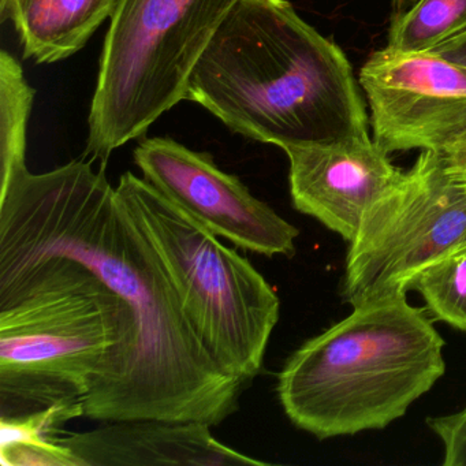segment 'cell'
Instances as JSON below:
<instances>
[{
  "mask_svg": "<svg viewBox=\"0 0 466 466\" xmlns=\"http://www.w3.org/2000/svg\"><path fill=\"white\" fill-rule=\"evenodd\" d=\"M432 53L447 61L466 66V32L439 46Z\"/></svg>",
  "mask_w": 466,
  "mask_h": 466,
  "instance_id": "obj_18",
  "label": "cell"
},
{
  "mask_svg": "<svg viewBox=\"0 0 466 466\" xmlns=\"http://www.w3.org/2000/svg\"><path fill=\"white\" fill-rule=\"evenodd\" d=\"M0 258L76 261L132 308L127 364L86 417L215 427L238 409L247 383L222 370L193 329L105 168L73 160L42 174L26 167L0 184Z\"/></svg>",
  "mask_w": 466,
  "mask_h": 466,
  "instance_id": "obj_1",
  "label": "cell"
},
{
  "mask_svg": "<svg viewBox=\"0 0 466 466\" xmlns=\"http://www.w3.org/2000/svg\"><path fill=\"white\" fill-rule=\"evenodd\" d=\"M118 0H10L2 23L12 20L24 58L54 64L70 58L111 18Z\"/></svg>",
  "mask_w": 466,
  "mask_h": 466,
  "instance_id": "obj_12",
  "label": "cell"
},
{
  "mask_svg": "<svg viewBox=\"0 0 466 466\" xmlns=\"http://www.w3.org/2000/svg\"><path fill=\"white\" fill-rule=\"evenodd\" d=\"M465 238V185L444 157L421 152L349 242L343 299L357 307L406 294L425 267Z\"/></svg>",
  "mask_w": 466,
  "mask_h": 466,
  "instance_id": "obj_7",
  "label": "cell"
},
{
  "mask_svg": "<svg viewBox=\"0 0 466 466\" xmlns=\"http://www.w3.org/2000/svg\"><path fill=\"white\" fill-rule=\"evenodd\" d=\"M411 290L422 297L435 320L466 332V238L425 267Z\"/></svg>",
  "mask_w": 466,
  "mask_h": 466,
  "instance_id": "obj_15",
  "label": "cell"
},
{
  "mask_svg": "<svg viewBox=\"0 0 466 466\" xmlns=\"http://www.w3.org/2000/svg\"><path fill=\"white\" fill-rule=\"evenodd\" d=\"M447 162H449V160H447ZM449 165L450 167L452 168V171L457 174L458 178H460L466 187V157H463L462 160L457 163L449 162Z\"/></svg>",
  "mask_w": 466,
  "mask_h": 466,
  "instance_id": "obj_19",
  "label": "cell"
},
{
  "mask_svg": "<svg viewBox=\"0 0 466 466\" xmlns=\"http://www.w3.org/2000/svg\"><path fill=\"white\" fill-rule=\"evenodd\" d=\"M35 89L23 67L6 50L0 53V184L26 168V132Z\"/></svg>",
  "mask_w": 466,
  "mask_h": 466,
  "instance_id": "obj_14",
  "label": "cell"
},
{
  "mask_svg": "<svg viewBox=\"0 0 466 466\" xmlns=\"http://www.w3.org/2000/svg\"><path fill=\"white\" fill-rule=\"evenodd\" d=\"M10 0H0V17L6 12L7 6H9Z\"/></svg>",
  "mask_w": 466,
  "mask_h": 466,
  "instance_id": "obj_21",
  "label": "cell"
},
{
  "mask_svg": "<svg viewBox=\"0 0 466 466\" xmlns=\"http://www.w3.org/2000/svg\"><path fill=\"white\" fill-rule=\"evenodd\" d=\"M133 157L144 179L215 236L267 258L296 253L299 228L256 198L241 179L220 170L207 152L151 137L138 143Z\"/></svg>",
  "mask_w": 466,
  "mask_h": 466,
  "instance_id": "obj_9",
  "label": "cell"
},
{
  "mask_svg": "<svg viewBox=\"0 0 466 466\" xmlns=\"http://www.w3.org/2000/svg\"><path fill=\"white\" fill-rule=\"evenodd\" d=\"M285 152L294 208L348 242L356 236L365 212L403 173L370 136Z\"/></svg>",
  "mask_w": 466,
  "mask_h": 466,
  "instance_id": "obj_10",
  "label": "cell"
},
{
  "mask_svg": "<svg viewBox=\"0 0 466 466\" xmlns=\"http://www.w3.org/2000/svg\"><path fill=\"white\" fill-rule=\"evenodd\" d=\"M359 83L373 141L384 152L420 149L451 163L466 157V66L383 48L362 65Z\"/></svg>",
  "mask_w": 466,
  "mask_h": 466,
  "instance_id": "obj_8",
  "label": "cell"
},
{
  "mask_svg": "<svg viewBox=\"0 0 466 466\" xmlns=\"http://www.w3.org/2000/svg\"><path fill=\"white\" fill-rule=\"evenodd\" d=\"M360 88L339 46L288 0H238L198 59L187 100L285 151L370 136Z\"/></svg>",
  "mask_w": 466,
  "mask_h": 466,
  "instance_id": "obj_2",
  "label": "cell"
},
{
  "mask_svg": "<svg viewBox=\"0 0 466 466\" xmlns=\"http://www.w3.org/2000/svg\"><path fill=\"white\" fill-rule=\"evenodd\" d=\"M209 425L167 420H124L56 439L83 466L269 465L242 454L212 436Z\"/></svg>",
  "mask_w": 466,
  "mask_h": 466,
  "instance_id": "obj_11",
  "label": "cell"
},
{
  "mask_svg": "<svg viewBox=\"0 0 466 466\" xmlns=\"http://www.w3.org/2000/svg\"><path fill=\"white\" fill-rule=\"evenodd\" d=\"M417 0H392V4L397 7L398 12H402L408 5L414 4Z\"/></svg>",
  "mask_w": 466,
  "mask_h": 466,
  "instance_id": "obj_20",
  "label": "cell"
},
{
  "mask_svg": "<svg viewBox=\"0 0 466 466\" xmlns=\"http://www.w3.org/2000/svg\"><path fill=\"white\" fill-rule=\"evenodd\" d=\"M238 0H118L100 59L86 155L107 163L187 100L190 76Z\"/></svg>",
  "mask_w": 466,
  "mask_h": 466,
  "instance_id": "obj_6",
  "label": "cell"
},
{
  "mask_svg": "<svg viewBox=\"0 0 466 466\" xmlns=\"http://www.w3.org/2000/svg\"><path fill=\"white\" fill-rule=\"evenodd\" d=\"M116 189L209 353L228 375L252 381L279 321L277 291L248 258L147 179L127 171Z\"/></svg>",
  "mask_w": 466,
  "mask_h": 466,
  "instance_id": "obj_5",
  "label": "cell"
},
{
  "mask_svg": "<svg viewBox=\"0 0 466 466\" xmlns=\"http://www.w3.org/2000/svg\"><path fill=\"white\" fill-rule=\"evenodd\" d=\"M427 422L443 444L444 465L466 466V408Z\"/></svg>",
  "mask_w": 466,
  "mask_h": 466,
  "instance_id": "obj_17",
  "label": "cell"
},
{
  "mask_svg": "<svg viewBox=\"0 0 466 466\" xmlns=\"http://www.w3.org/2000/svg\"><path fill=\"white\" fill-rule=\"evenodd\" d=\"M466 32V0H417L392 18L386 48L403 54L432 53Z\"/></svg>",
  "mask_w": 466,
  "mask_h": 466,
  "instance_id": "obj_13",
  "label": "cell"
},
{
  "mask_svg": "<svg viewBox=\"0 0 466 466\" xmlns=\"http://www.w3.org/2000/svg\"><path fill=\"white\" fill-rule=\"evenodd\" d=\"M443 349L406 294L373 299L289 357L278 397L289 420L321 441L383 430L444 375Z\"/></svg>",
  "mask_w": 466,
  "mask_h": 466,
  "instance_id": "obj_4",
  "label": "cell"
},
{
  "mask_svg": "<svg viewBox=\"0 0 466 466\" xmlns=\"http://www.w3.org/2000/svg\"><path fill=\"white\" fill-rule=\"evenodd\" d=\"M132 308L61 258H0V419L59 406L84 413L116 380L135 340Z\"/></svg>",
  "mask_w": 466,
  "mask_h": 466,
  "instance_id": "obj_3",
  "label": "cell"
},
{
  "mask_svg": "<svg viewBox=\"0 0 466 466\" xmlns=\"http://www.w3.org/2000/svg\"><path fill=\"white\" fill-rule=\"evenodd\" d=\"M2 466H83L77 455L56 441L0 443Z\"/></svg>",
  "mask_w": 466,
  "mask_h": 466,
  "instance_id": "obj_16",
  "label": "cell"
}]
</instances>
